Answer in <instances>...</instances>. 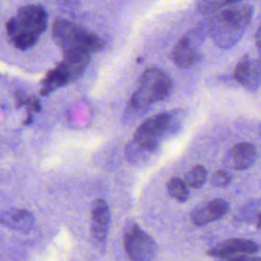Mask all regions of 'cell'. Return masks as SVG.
<instances>
[{
	"mask_svg": "<svg viewBox=\"0 0 261 261\" xmlns=\"http://www.w3.org/2000/svg\"><path fill=\"white\" fill-rule=\"evenodd\" d=\"M233 77L244 88L250 91H256L261 82V63L258 58L243 57L236 65Z\"/></svg>",
	"mask_w": 261,
	"mask_h": 261,
	"instance_id": "obj_9",
	"label": "cell"
},
{
	"mask_svg": "<svg viewBox=\"0 0 261 261\" xmlns=\"http://www.w3.org/2000/svg\"><path fill=\"white\" fill-rule=\"evenodd\" d=\"M0 223L8 228L28 232L35 224V217L28 210L10 209L0 212Z\"/></svg>",
	"mask_w": 261,
	"mask_h": 261,
	"instance_id": "obj_13",
	"label": "cell"
},
{
	"mask_svg": "<svg viewBox=\"0 0 261 261\" xmlns=\"http://www.w3.org/2000/svg\"><path fill=\"white\" fill-rule=\"evenodd\" d=\"M243 0H198V9L202 13L216 12L221 9L224 5H230Z\"/></svg>",
	"mask_w": 261,
	"mask_h": 261,
	"instance_id": "obj_19",
	"label": "cell"
},
{
	"mask_svg": "<svg viewBox=\"0 0 261 261\" xmlns=\"http://www.w3.org/2000/svg\"><path fill=\"white\" fill-rule=\"evenodd\" d=\"M139 88L133 93L128 110L136 115H143L153 103L165 100L172 91V81L161 69L147 68L140 77Z\"/></svg>",
	"mask_w": 261,
	"mask_h": 261,
	"instance_id": "obj_3",
	"label": "cell"
},
{
	"mask_svg": "<svg viewBox=\"0 0 261 261\" xmlns=\"http://www.w3.org/2000/svg\"><path fill=\"white\" fill-rule=\"evenodd\" d=\"M231 181V173L227 170L220 169L214 172L211 177V185L217 188L227 187Z\"/></svg>",
	"mask_w": 261,
	"mask_h": 261,
	"instance_id": "obj_21",
	"label": "cell"
},
{
	"mask_svg": "<svg viewBox=\"0 0 261 261\" xmlns=\"http://www.w3.org/2000/svg\"><path fill=\"white\" fill-rule=\"evenodd\" d=\"M206 36L203 24L185 34L171 53V59L174 64L180 68H189L198 63L202 58L201 46Z\"/></svg>",
	"mask_w": 261,
	"mask_h": 261,
	"instance_id": "obj_7",
	"label": "cell"
},
{
	"mask_svg": "<svg viewBox=\"0 0 261 261\" xmlns=\"http://www.w3.org/2000/svg\"><path fill=\"white\" fill-rule=\"evenodd\" d=\"M184 119L185 112L181 109L159 113L142 122L136 130L133 141L145 150L156 153L164 139L179 130Z\"/></svg>",
	"mask_w": 261,
	"mask_h": 261,
	"instance_id": "obj_4",
	"label": "cell"
},
{
	"mask_svg": "<svg viewBox=\"0 0 261 261\" xmlns=\"http://www.w3.org/2000/svg\"><path fill=\"white\" fill-rule=\"evenodd\" d=\"M79 77L74 71L64 60H61L54 68L47 72L46 76L42 81L40 95L47 96L56 89L64 87Z\"/></svg>",
	"mask_w": 261,
	"mask_h": 261,
	"instance_id": "obj_10",
	"label": "cell"
},
{
	"mask_svg": "<svg viewBox=\"0 0 261 261\" xmlns=\"http://www.w3.org/2000/svg\"><path fill=\"white\" fill-rule=\"evenodd\" d=\"M257 158V148L250 143H239L230 151L231 166L237 170H245L252 166Z\"/></svg>",
	"mask_w": 261,
	"mask_h": 261,
	"instance_id": "obj_14",
	"label": "cell"
},
{
	"mask_svg": "<svg viewBox=\"0 0 261 261\" xmlns=\"http://www.w3.org/2000/svg\"><path fill=\"white\" fill-rule=\"evenodd\" d=\"M228 209L229 205L225 200L214 199L207 205L195 209L191 214V219L195 225H205L224 216Z\"/></svg>",
	"mask_w": 261,
	"mask_h": 261,
	"instance_id": "obj_11",
	"label": "cell"
},
{
	"mask_svg": "<svg viewBox=\"0 0 261 261\" xmlns=\"http://www.w3.org/2000/svg\"><path fill=\"white\" fill-rule=\"evenodd\" d=\"M154 153H151L144 148L140 147L133 140L128 142L125 147V158L132 164H141L146 163Z\"/></svg>",
	"mask_w": 261,
	"mask_h": 261,
	"instance_id": "obj_16",
	"label": "cell"
},
{
	"mask_svg": "<svg viewBox=\"0 0 261 261\" xmlns=\"http://www.w3.org/2000/svg\"><path fill=\"white\" fill-rule=\"evenodd\" d=\"M48 13L37 4L24 5L6 22V33L12 45L19 50L35 46L40 36L46 31Z\"/></svg>",
	"mask_w": 261,
	"mask_h": 261,
	"instance_id": "obj_2",
	"label": "cell"
},
{
	"mask_svg": "<svg viewBox=\"0 0 261 261\" xmlns=\"http://www.w3.org/2000/svg\"><path fill=\"white\" fill-rule=\"evenodd\" d=\"M207 179V170L201 165H195L186 175H185V184L191 188H201Z\"/></svg>",
	"mask_w": 261,
	"mask_h": 261,
	"instance_id": "obj_18",
	"label": "cell"
},
{
	"mask_svg": "<svg viewBox=\"0 0 261 261\" xmlns=\"http://www.w3.org/2000/svg\"><path fill=\"white\" fill-rule=\"evenodd\" d=\"M168 195L179 202H186L189 198V191L185 181L178 177H171L166 186Z\"/></svg>",
	"mask_w": 261,
	"mask_h": 261,
	"instance_id": "obj_17",
	"label": "cell"
},
{
	"mask_svg": "<svg viewBox=\"0 0 261 261\" xmlns=\"http://www.w3.org/2000/svg\"><path fill=\"white\" fill-rule=\"evenodd\" d=\"M16 105L17 107L25 106L28 108V113L32 114V112H40L41 111V103L39 99L35 96H29L22 92L16 93Z\"/></svg>",
	"mask_w": 261,
	"mask_h": 261,
	"instance_id": "obj_20",
	"label": "cell"
},
{
	"mask_svg": "<svg viewBox=\"0 0 261 261\" xmlns=\"http://www.w3.org/2000/svg\"><path fill=\"white\" fill-rule=\"evenodd\" d=\"M252 13L253 9L249 5H232L216 11L203 25L206 34L212 38L218 47L228 49L243 37L250 23Z\"/></svg>",
	"mask_w": 261,
	"mask_h": 261,
	"instance_id": "obj_1",
	"label": "cell"
},
{
	"mask_svg": "<svg viewBox=\"0 0 261 261\" xmlns=\"http://www.w3.org/2000/svg\"><path fill=\"white\" fill-rule=\"evenodd\" d=\"M124 250L134 261H148L156 258L158 247L155 241L134 221H127L123 231Z\"/></svg>",
	"mask_w": 261,
	"mask_h": 261,
	"instance_id": "obj_6",
	"label": "cell"
},
{
	"mask_svg": "<svg viewBox=\"0 0 261 261\" xmlns=\"http://www.w3.org/2000/svg\"><path fill=\"white\" fill-rule=\"evenodd\" d=\"M55 43L63 50H80L93 53L101 50L104 41L95 33L65 18H56L52 25Z\"/></svg>",
	"mask_w": 261,
	"mask_h": 261,
	"instance_id": "obj_5",
	"label": "cell"
},
{
	"mask_svg": "<svg viewBox=\"0 0 261 261\" xmlns=\"http://www.w3.org/2000/svg\"><path fill=\"white\" fill-rule=\"evenodd\" d=\"M91 213L92 233L98 241H104L110 224V210L107 203L103 199H97L92 205Z\"/></svg>",
	"mask_w": 261,
	"mask_h": 261,
	"instance_id": "obj_12",
	"label": "cell"
},
{
	"mask_svg": "<svg viewBox=\"0 0 261 261\" xmlns=\"http://www.w3.org/2000/svg\"><path fill=\"white\" fill-rule=\"evenodd\" d=\"M260 199H254L245 204L237 213L236 219L244 223L260 221Z\"/></svg>",
	"mask_w": 261,
	"mask_h": 261,
	"instance_id": "obj_15",
	"label": "cell"
},
{
	"mask_svg": "<svg viewBox=\"0 0 261 261\" xmlns=\"http://www.w3.org/2000/svg\"><path fill=\"white\" fill-rule=\"evenodd\" d=\"M258 251L259 245L254 241L245 239H228L218 243L216 246L208 250V255L221 259L259 260V257H254Z\"/></svg>",
	"mask_w": 261,
	"mask_h": 261,
	"instance_id": "obj_8",
	"label": "cell"
},
{
	"mask_svg": "<svg viewBox=\"0 0 261 261\" xmlns=\"http://www.w3.org/2000/svg\"><path fill=\"white\" fill-rule=\"evenodd\" d=\"M259 41H260V30L257 31L256 33V45L258 48H260V45H259Z\"/></svg>",
	"mask_w": 261,
	"mask_h": 261,
	"instance_id": "obj_22",
	"label": "cell"
}]
</instances>
